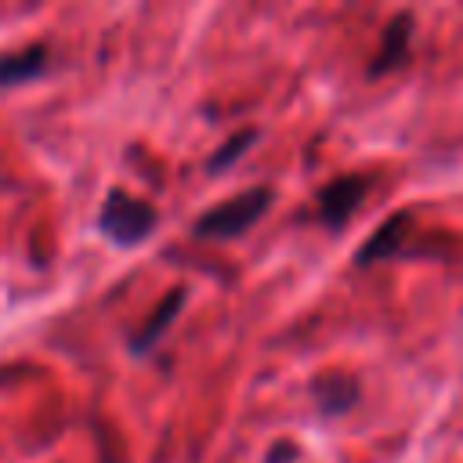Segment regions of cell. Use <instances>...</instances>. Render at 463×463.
<instances>
[{"label": "cell", "instance_id": "ba28073f", "mask_svg": "<svg viewBox=\"0 0 463 463\" xmlns=\"http://www.w3.org/2000/svg\"><path fill=\"white\" fill-rule=\"evenodd\" d=\"M405 224H409V213H398V217H391L387 224H380V232L358 250V264H373V260H380V257H391V253L398 250L402 235H405Z\"/></svg>", "mask_w": 463, "mask_h": 463}, {"label": "cell", "instance_id": "6da1fadb", "mask_svg": "<svg viewBox=\"0 0 463 463\" xmlns=\"http://www.w3.org/2000/svg\"><path fill=\"white\" fill-rule=\"evenodd\" d=\"M156 206L123 192V188H112L101 203V213H98V228L105 232V239H112L116 246H137L145 242L152 232H156Z\"/></svg>", "mask_w": 463, "mask_h": 463}, {"label": "cell", "instance_id": "5b68a950", "mask_svg": "<svg viewBox=\"0 0 463 463\" xmlns=\"http://www.w3.org/2000/svg\"><path fill=\"white\" fill-rule=\"evenodd\" d=\"M181 307H184V286H174V289L156 304V311L145 318V326L130 336V347H134V351H148V347L170 329V322H174V315H177Z\"/></svg>", "mask_w": 463, "mask_h": 463}, {"label": "cell", "instance_id": "277c9868", "mask_svg": "<svg viewBox=\"0 0 463 463\" xmlns=\"http://www.w3.org/2000/svg\"><path fill=\"white\" fill-rule=\"evenodd\" d=\"M47 47L43 43H33V47H22V51H11V54H0V87H14V83H25V80H36L47 72Z\"/></svg>", "mask_w": 463, "mask_h": 463}, {"label": "cell", "instance_id": "9c48e42d", "mask_svg": "<svg viewBox=\"0 0 463 463\" xmlns=\"http://www.w3.org/2000/svg\"><path fill=\"white\" fill-rule=\"evenodd\" d=\"M253 137H257V130H239L235 137H228V141L221 145V152L210 156V170H224L228 163H235V159L253 145Z\"/></svg>", "mask_w": 463, "mask_h": 463}, {"label": "cell", "instance_id": "8992f818", "mask_svg": "<svg viewBox=\"0 0 463 463\" xmlns=\"http://www.w3.org/2000/svg\"><path fill=\"white\" fill-rule=\"evenodd\" d=\"M409 36H412V18H409V14H398V18L383 29V40H380V47H376V54H373L369 72L380 76V72L394 69V65L402 61L405 47H409Z\"/></svg>", "mask_w": 463, "mask_h": 463}, {"label": "cell", "instance_id": "52a82bcc", "mask_svg": "<svg viewBox=\"0 0 463 463\" xmlns=\"http://www.w3.org/2000/svg\"><path fill=\"white\" fill-rule=\"evenodd\" d=\"M311 391H315V402H318L322 412H347L358 398V383L351 376H340V373L318 376Z\"/></svg>", "mask_w": 463, "mask_h": 463}, {"label": "cell", "instance_id": "3957f363", "mask_svg": "<svg viewBox=\"0 0 463 463\" xmlns=\"http://www.w3.org/2000/svg\"><path fill=\"white\" fill-rule=\"evenodd\" d=\"M369 184H373V177H365V174L333 177V181L318 192V221H322L326 228H340V224L358 210V203L365 199Z\"/></svg>", "mask_w": 463, "mask_h": 463}, {"label": "cell", "instance_id": "7a4b0ae2", "mask_svg": "<svg viewBox=\"0 0 463 463\" xmlns=\"http://www.w3.org/2000/svg\"><path fill=\"white\" fill-rule=\"evenodd\" d=\"M271 203V188H246L217 206H210L199 221H195V235L199 239H232V235H242L253 221H260V213L268 210Z\"/></svg>", "mask_w": 463, "mask_h": 463}]
</instances>
